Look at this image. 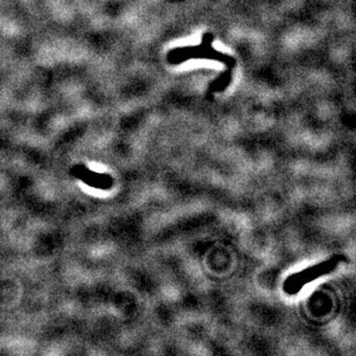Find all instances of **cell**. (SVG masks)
Instances as JSON below:
<instances>
[{
    "label": "cell",
    "mask_w": 356,
    "mask_h": 356,
    "mask_svg": "<svg viewBox=\"0 0 356 356\" xmlns=\"http://www.w3.org/2000/svg\"><path fill=\"white\" fill-rule=\"evenodd\" d=\"M341 261H345L343 256H333L331 259H325L323 262L317 263L315 266H309L307 269L293 273L285 279L282 284V289L287 296H296L305 286L309 282L316 280L317 278L329 275L333 270L337 269Z\"/></svg>",
    "instance_id": "cell-1"
}]
</instances>
